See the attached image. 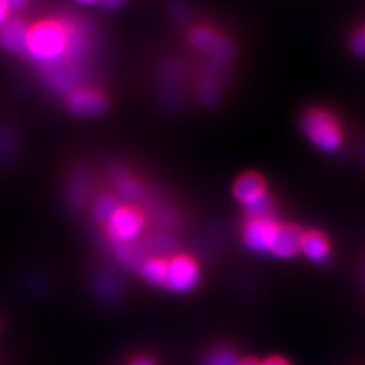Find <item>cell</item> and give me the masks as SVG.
I'll return each mask as SVG.
<instances>
[{"mask_svg": "<svg viewBox=\"0 0 365 365\" xmlns=\"http://www.w3.org/2000/svg\"><path fill=\"white\" fill-rule=\"evenodd\" d=\"M72 42L66 25L53 19L41 21L30 27L26 54L41 66H57L66 60Z\"/></svg>", "mask_w": 365, "mask_h": 365, "instance_id": "cell-1", "label": "cell"}, {"mask_svg": "<svg viewBox=\"0 0 365 365\" xmlns=\"http://www.w3.org/2000/svg\"><path fill=\"white\" fill-rule=\"evenodd\" d=\"M302 129L309 141L324 152H336L344 144L339 119L327 108H309L302 118Z\"/></svg>", "mask_w": 365, "mask_h": 365, "instance_id": "cell-2", "label": "cell"}, {"mask_svg": "<svg viewBox=\"0 0 365 365\" xmlns=\"http://www.w3.org/2000/svg\"><path fill=\"white\" fill-rule=\"evenodd\" d=\"M107 237L115 244L135 241L145 225L144 212L135 206H119L117 211L103 223Z\"/></svg>", "mask_w": 365, "mask_h": 365, "instance_id": "cell-3", "label": "cell"}, {"mask_svg": "<svg viewBox=\"0 0 365 365\" xmlns=\"http://www.w3.org/2000/svg\"><path fill=\"white\" fill-rule=\"evenodd\" d=\"M200 269L194 257L178 255L168 260L165 287L175 292H190L197 286Z\"/></svg>", "mask_w": 365, "mask_h": 365, "instance_id": "cell-4", "label": "cell"}, {"mask_svg": "<svg viewBox=\"0 0 365 365\" xmlns=\"http://www.w3.org/2000/svg\"><path fill=\"white\" fill-rule=\"evenodd\" d=\"M279 225L274 217L247 218L242 229L244 244L253 252H269Z\"/></svg>", "mask_w": 365, "mask_h": 365, "instance_id": "cell-5", "label": "cell"}, {"mask_svg": "<svg viewBox=\"0 0 365 365\" xmlns=\"http://www.w3.org/2000/svg\"><path fill=\"white\" fill-rule=\"evenodd\" d=\"M303 230L292 223H280L269 253L279 259H292L302 252Z\"/></svg>", "mask_w": 365, "mask_h": 365, "instance_id": "cell-6", "label": "cell"}, {"mask_svg": "<svg viewBox=\"0 0 365 365\" xmlns=\"http://www.w3.org/2000/svg\"><path fill=\"white\" fill-rule=\"evenodd\" d=\"M267 194V182L264 176L255 170L241 173L233 184V195L244 207L257 202Z\"/></svg>", "mask_w": 365, "mask_h": 365, "instance_id": "cell-7", "label": "cell"}, {"mask_svg": "<svg viewBox=\"0 0 365 365\" xmlns=\"http://www.w3.org/2000/svg\"><path fill=\"white\" fill-rule=\"evenodd\" d=\"M107 98L103 92L92 88H78L69 95L68 106L76 115L91 117L103 113L107 108Z\"/></svg>", "mask_w": 365, "mask_h": 365, "instance_id": "cell-8", "label": "cell"}, {"mask_svg": "<svg viewBox=\"0 0 365 365\" xmlns=\"http://www.w3.org/2000/svg\"><path fill=\"white\" fill-rule=\"evenodd\" d=\"M30 27L19 19L10 18L0 27V46L13 54H26Z\"/></svg>", "mask_w": 365, "mask_h": 365, "instance_id": "cell-9", "label": "cell"}, {"mask_svg": "<svg viewBox=\"0 0 365 365\" xmlns=\"http://www.w3.org/2000/svg\"><path fill=\"white\" fill-rule=\"evenodd\" d=\"M302 253L314 262H322L330 255V242L319 230H306L302 240Z\"/></svg>", "mask_w": 365, "mask_h": 365, "instance_id": "cell-10", "label": "cell"}, {"mask_svg": "<svg viewBox=\"0 0 365 365\" xmlns=\"http://www.w3.org/2000/svg\"><path fill=\"white\" fill-rule=\"evenodd\" d=\"M168 272V260L163 257H150L145 261L140 269V274L144 277L145 282L153 286H165Z\"/></svg>", "mask_w": 365, "mask_h": 365, "instance_id": "cell-11", "label": "cell"}, {"mask_svg": "<svg viewBox=\"0 0 365 365\" xmlns=\"http://www.w3.org/2000/svg\"><path fill=\"white\" fill-rule=\"evenodd\" d=\"M119 206H120V203L115 196L102 195L96 199V202L93 205V215H95L96 221L106 223L110 220V217L117 211Z\"/></svg>", "mask_w": 365, "mask_h": 365, "instance_id": "cell-12", "label": "cell"}, {"mask_svg": "<svg viewBox=\"0 0 365 365\" xmlns=\"http://www.w3.org/2000/svg\"><path fill=\"white\" fill-rule=\"evenodd\" d=\"M247 218H265V217H274V199L271 196H262L257 202L252 203L245 207Z\"/></svg>", "mask_w": 365, "mask_h": 365, "instance_id": "cell-13", "label": "cell"}, {"mask_svg": "<svg viewBox=\"0 0 365 365\" xmlns=\"http://www.w3.org/2000/svg\"><path fill=\"white\" fill-rule=\"evenodd\" d=\"M118 191L125 199H135L143 192L141 184L134 178H129V176H125L118 182Z\"/></svg>", "mask_w": 365, "mask_h": 365, "instance_id": "cell-14", "label": "cell"}, {"mask_svg": "<svg viewBox=\"0 0 365 365\" xmlns=\"http://www.w3.org/2000/svg\"><path fill=\"white\" fill-rule=\"evenodd\" d=\"M191 41L196 48H210L215 43L217 37L209 27H197L191 34Z\"/></svg>", "mask_w": 365, "mask_h": 365, "instance_id": "cell-15", "label": "cell"}, {"mask_svg": "<svg viewBox=\"0 0 365 365\" xmlns=\"http://www.w3.org/2000/svg\"><path fill=\"white\" fill-rule=\"evenodd\" d=\"M240 359L232 351H218L210 359L209 365H238Z\"/></svg>", "mask_w": 365, "mask_h": 365, "instance_id": "cell-16", "label": "cell"}, {"mask_svg": "<svg viewBox=\"0 0 365 365\" xmlns=\"http://www.w3.org/2000/svg\"><path fill=\"white\" fill-rule=\"evenodd\" d=\"M352 49L359 56H365V34L364 30H360L352 41Z\"/></svg>", "mask_w": 365, "mask_h": 365, "instance_id": "cell-17", "label": "cell"}, {"mask_svg": "<svg viewBox=\"0 0 365 365\" xmlns=\"http://www.w3.org/2000/svg\"><path fill=\"white\" fill-rule=\"evenodd\" d=\"M262 365H291L287 359L282 357V356H271L267 360L262 361Z\"/></svg>", "mask_w": 365, "mask_h": 365, "instance_id": "cell-18", "label": "cell"}, {"mask_svg": "<svg viewBox=\"0 0 365 365\" xmlns=\"http://www.w3.org/2000/svg\"><path fill=\"white\" fill-rule=\"evenodd\" d=\"M0 1L9 9V11H15V10L22 9V6L25 4L26 0H0Z\"/></svg>", "mask_w": 365, "mask_h": 365, "instance_id": "cell-19", "label": "cell"}, {"mask_svg": "<svg viewBox=\"0 0 365 365\" xmlns=\"http://www.w3.org/2000/svg\"><path fill=\"white\" fill-rule=\"evenodd\" d=\"M129 365H157L156 361L149 356H140L134 359Z\"/></svg>", "mask_w": 365, "mask_h": 365, "instance_id": "cell-20", "label": "cell"}, {"mask_svg": "<svg viewBox=\"0 0 365 365\" xmlns=\"http://www.w3.org/2000/svg\"><path fill=\"white\" fill-rule=\"evenodd\" d=\"M10 19V11L9 9L0 1V27L3 26Z\"/></svg>", "mask_w": 365, "mask_h": 365, "instance_id": "cell-21", "label": "cell"}, {"mask_svg": "<svg viewBox=\"0 0 365 365\" xmlns=\"http://www.w3.org/2000/svg\"><path fill=\"white\" fill-rule=\"evenodd\" d=\"M238 365H262V361L256 357H244V359H240Z\"/></svg>", "mask_w": 365, "mask_h": 365, "instance_id": "cell-22", "label": "cell"}, {"mask_svg": "<svg viewBox=\"0 0 365 365\" xmlns=\"http://www.w3.org/2000/svg\"><path fill=\"white\" fill-rule=\"evenodd\" d=\"M120 1H122V0H101V3H103L105 7H107V9H114V7H117V6H119Z\"/></svg>", "mask_w": 365, "mask_h": 365, "instance_id": "cell-23", "label": "cell"}, {"mask_svg": "<svg viewBox=\"0 0 365 365\" xmlns=\"http://www.w3.org/2000/svg\"><path fill=\"white\" fill-rule=\"evenodd\" d=\"M75 1L81 6H93L96 3H101V0H75Z\"/></svg>", "mask_w": 365, "mask_h": 365, "instance_id": "cell-24", "label": "cell"}, {"mask_svg": "<svg viewBox=\"0 0 365 365\" xmlns=\"http://www.w3.org/2000/svg\"><path fill=\"white\" fill-rule=\"evenodd\" d=\"M363 30H364V34H365V29H363Z\"/></svg>", "mask_w": 365, "mask_h": 365, "instance_id": "cell-25", "label": "cell"}]
</instances>
